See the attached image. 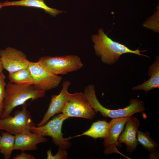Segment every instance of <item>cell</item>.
<instances>
[{
  "label": "cell",
  "mask_w": 159,
  "mask_h": 159,
  "mask_svg": "<svg viewBox=\"0 0 159 159\" xmlns=\"http://www.w3.org/2000/svg\"><path fill=\"white\" fill-rule=\"evenodd\" d=\"M148 75L150 78L141 84L133 87L132 90H143L146 93L155 88H159V57L149 67Z\"/></svg>",
  "instance_id": "14"
},
{
  "label": "cell",
  "mask_w": 159,
  "mask_h": 159,
  "mask_svg": "<svg viewBox=\"0 0 159 159\" xmlns=\"http://www.w3.org/2000/svg\"><path fill=\"white\" fill-rule=\"evenodd\" d=\"M28 67L37 90L46 92L57 87L62 81V77L51 73L38 62H30Z\"/></svg>",
  "instance_id": "8"
},
{
  "label": "cell",
  "mask_w": 159,
  "mask_h": 159,
  "mask_svg": "<svg viewBox=\"0 0 159 159\" xmlns=\"http://www.w3.org/2000/svg\"><path fill=\"white\" fill-rule=\"evenodd\" d=\"M71 85L68 80L64 81L62 83V88L60 93L57 95H52L48 109L44 114L41 121L36 126H42L46 123L52 117L56 114L62 112L67 100L69 92L68 89Z\"/></svg>",
  "instance_id": "11"
},
{
  "label": "cell",
  "mask_w": 159,
  "mask_h": 159,
  "mask_svg": "<svg viewBox=\"0 0 159 159\" xmlns=\"http://www.w3.org/2000/svg\"><path fill=\"white\" fill-rule=\"evenodd\" d=\"M37 62L44 69L57 75L77 71L83 66L80 58L75 55L45 56L41 57Z\"/></svg>",
  "instance_id": "4"
},
{
  "label": "cell",
  "mask_w": 159,
  "mask_h": 159,
  "mask_svg": "<svg viewBox=\"0 0 159 159\" xmlns=\"http://www.w3.org/2000/svg\"><path fill=\"white\" fill-rule=\"evenodd\" d=\"M6 77L2 72L0 74V118L3 111V101L5 97Z\"/></svg>",
  "instance_id": "21"
},
{
  "label": "cell",
  "mask_w": 159,
  "mask_h": 159,
  "mask_svg": "<svg viewBox=\"0 0 159 159\" xmlns=\"http://www.w3.org/2000/svg\"><path fill=\"white\" fill-rule=\"evenodd\" d=\"M68 118L77 117L92 120L97 112L83 93L69 92L61 112Z\"/></svg>",
  "instance_id": "6"
},
{
  "label": "cell",
  "mask_w": 159,
  "mask_h": 159,
  "mask_svg": "<svg viewBox=\"0 0 159 159\" xmlns=\"http://www.w3.org/2000/svg\"><path fill=\"white\" fill-rule=\"evenodd\" d=\"M0 57L4 69L9 73L28 67L30 62L24 53L11 47L0 50Z\"/></svg>",
  "instance_id": "9"
},
{
  "label": "cell",
  "mask_w": 159,
  "mask_h": 159,
  "mask_svg": "<svg viewBox=\"0 0 159 159\" xmlns=\"http://www.w3.org/2000/svg\"><path fill=\"white\" fill-rule=\"evenodd\" d=\"M46 92L36 89L32 85H19L10 82L5 86L3 111L0 118L11 115L14 109L27 100L31 101L44 97Z\"/></svg>",
  "instance_id": "2"
},
{
  "label": "cell",
  "mask_w": 159,
  "mask_h": 159,
  "mask_svg": "<svg viewBox=\"0 0 159 159\" xmlns=\"http://www.w3.org/2000/svg\"><path fill=\"white\" fill-rule=\"evenodd\" d=\"M47 141L44 137L33 133L30 130L26 131L15 135L14 149L22 152L36 150L37 144Z\"/></svg>",
  "instance_id": "13"
},
{
  "label": "cell",
  "mask_w": 159,
  "mask_h": 159,
  "mask_svg": "<svg viewBox=\"0 0 159 159\" xmlns=\"http://www.w3.org/2000/svg\"><path fill=\"white\" fill-rule=\"evenodd\" d=\"M3 7L2 5V3L0 2V9Z\"/></svg>",
  "instance_id": "26"
},
{
  "label": "cell",
  "mask_w": 159,
  "mask_h": 159,
  "mask_svg": "<svg viewBox=\"0 0 159 159\" xmlns=\"http://www.w3.org/2000/svg\"><path fill=\"white\" fill-rule=\"evenodd\" d=\"M67 118L63 113L59 114L44 125L39 127H33L31 131L44 137H50L54 144L59 148L66 150L69 148L71 144L68 140L69 138L63 137L62 128L63 122Z\"/></svg>",
  "instance_id": "5"
},
{
  "label": "cell",
  "mask_w": 159,
  "mask_h": 159,
  "mask_svg": "<svg viewBox=\"0 0 159 159\" xmlns=\"http://www.w3.org/2000/svg\"><path fill=\"white\" fill-rule=\"evenodd\" d=\"M26 102L22 105L21 110H16L13 116L10 115L0 118V130H4L16 135L27 130H30L35 126L32 116L27 109Z\"/></svg>",
  "instance_id": "7"
},
{
  "label": "cell",
  "mask_w": 159,
  "mask_h": 159,
  "mask_svg": "<svg viewBox=\"0 0 159 159\" xmlns=\"http://www.w3.org/2000/svg\"><path fill=\"white\" fill-rule=\"evenodd\" d=\"M92 40L94 44L93 47L96 54L100 57L103 63L112 65L115 63L122 54L130 53L149 57L140 53L147 50L141 51L138 48L133 50L125 45L112 40L106 34L103 29L100 28L97 34H94Z\"/></svg>",
  "instance_id": "1"
},
{
  "label": "cell",
  "mask_w": 159,
  "mask_h": 159,
  "mask_svg": "<svg viewBox=\"0 0 159 159\" xmlns=\"http://www.w3.org/2000/svg\"><path fill=\"white\" fill-rule=\"evenodd\" d=\"M47 159H66L68 154L66 150L59 148L57 153L54 155H52L50 149L47 151Z\"/></svg>",
  "instance_id": "22"
},
{
  "label": "cell",
  "mask_w": 159,
  "mask_h": 159,
  "mask_svg": "<svg viewBox=\"0 0 159 159\" xmlns=\"http://www.w3.org/2000/svg\"><path fill=\"white\" fill-rule=\"evenodd\" d=\"M0 138H1V136H0Z\"/></svg>",
  "instance_id": "27"
},
{
  "label": "cell",
  "mask_w": 159,
  "mask_h": 159,
  "mask_svg": "<svg viewBox=\"0 0 159 159\" xmlns=\"http://www.w3.org/2000/svg\"><path fill=\"white\" fill-rule=\"evenodd\" d=\"M159 156V151L156 150L151 152L149 154L148 159H158Z\"/></svg>",
  "instance_id": "24"
},
{
  "label": "cell",
  "mask_w": 159,
  "mask_h": 159,
  "mask_svg": "<svg viewBox=\"0 0 159 159\" xmlns=\"http://www.w3.org/2000/svg\"><path fill=\"white\" fill-rule=\"evenodd\" d=\"M3 69L2 62L0 58V74L2 72Z\"/></svg>",
  "instance_id": "25"
},
{
  "label": "cell",
  "mask_w": 159,
  "mask_h": 159,
  "mask_svg": "<svg viewBox=\"0 0 159 159\" xmlns=\"http://www.w3.org/2000/svg\"><path fill=\"white\" fill-rule=\"evenodd\" d=\"M130 117L112 119L109 122L108 133L106 136L104 138L103 142L105 148L103 152L105 154L117 153L125 157L118 151L117 147L122 146L121 144L118 141V138Z\"/></svg>",
  "instance_id": "10"
},
{
  "label": "cell",
  "mask_w": 159,
  "mask_h": 159,
  "mask_svg": "<svg viewBox=\"0 0 159 159\" xmlns=\"http://www.w3.org/2000/svg\"><path fill=\"white\" fill-rule=\"evenodd\" d=\"M143 26L155 32H159V6L157 10L143 23Z\"/></svg>",
  "instance_id": "20"
},
{
  "label": "cell",
  "mask_w": 159,
  "mask_h": 159,
  "mask_svg": "<svg viewBox=\"0 0 159 159\" xmlns=\"http://www.w3.org/2000/svg\"><path fill=\"white\" fill-rule=\"evenodd\" d=\"M109 127V122L105 120H98L93 123L88 130L74 137L86 135L93 138H104L107 135Z\"/></svg>",
  "instance_id": "16"
},
{
  "label": "cell",
  "mask_w": 159,
  "mask_h": 159,
  "mask_svg": "<svg viewBox=\"0 0 159 159\" xmlns=\"http://www.w3.org/2000/svg\"><path fill=\"white\" fill-rule=\"evenodd\" d=\"M35 157L30 154L24 153V151L19 154H17L13 159H35Z\"/></svg>",
  "instance_id": "23"
},
{
  "label": "cell",
  "mask_w": 159,
  "mask_h": 159,
  "mask_svg": "<svg viewBox=\"0 0 159 159\" xmlns=\"http://www.w3.org/2000/svg\"><path fill=\"white\" fill-rule=\"evenodd\" d=\"M149 132H143L138 130L137 138L138 142L148 151L152 152L156 150L159 147V144L150 137Z\"/></svg>",
  "instance_id": "19"
},
{
  "label": "cell",
  "mask_w": 159,
  "mask_h": 159,
  "mask_svg": "<svg viewBox=\"0 0 159 159\" xmlns=\"http://www.w3.org/2000/svg\"><path fill=\"white\" fill-rule=\"evenodd\" d=\"M140 125L139 120L132 116H130L118 138V142L125 144L126 150L131 153L135 150L138 144L137 136Z\"/></svg>",
  "instance_id": "12"
},
{
  "label": "cell",
  "mask_w": 159,
  "mask_h": 159,
  "mask_svg": "<svg viewBox=\"0 0 159 159\" xmlns=\"http://www.w3.org/2000/svg\"><path fill=\"white\" fill-rule=\"evenodd\" d=\"M83 93L97 113L98 112L103 116L112 119L130 117L137 113H143L145 110L144 102L135 99L130 100L129 105L123 108L114 110L106 108L98 100L95 86L92 84H90L85 87Z\"/></svg>",
  "instance_id": "3"
},
{
  "label": "cell",
  "mask_w": 159,
  "mask_h": 159,
  "mask_svg": "<svg viewBox=\"0 0 159 159\" xmlns=\"http://www.w3.org/2000/svg\"><path fill=\"white\" fill-rule=\"evenodd\" d=\"M0 138V152L5 159H9L14 150L15 135L6 132H1Z\"/></svg>",
  "instance_id": "17"
},
{
  "label": "cell",
  "mask_w": 159,
  "mask_h": 159,
  "mask_svg": "<svg viewBox=\"0 0 159 159\" xmlns=\"http://www.w3.org/2000/svg\"><path fill=\"white\" fill-rule=\"evenodd\" d=\"M2 4L3 7L19 6L40 9L54 16L63 12L62 11L49 7L45 4L44 0H21L10 1H6Z\"/></svg>",
  "instance_id": "15"
},
{
  "label": "cell",
  "mask_w": 159,
  "mask_h": 159,
  "mask_svg": "<svg viewBox=\"0 0 159 159\" xmlns=\"http://www.w3.org/2000/svg\"><path fill=\"white\" fill-rule=\"evenodd\" d=\"M10 82L19 85H32L34 82L28 67L9 73Z\"/></svg>",
  "instance_id": "18"
}]
</instances>
